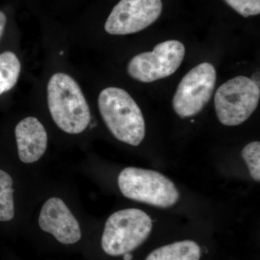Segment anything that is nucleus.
<instances>
[{
	"label": "nucleus",
	"mask_w": 260,
	"mask_h": 260,
	"mask_svg": "<svg viewBox=\"0 0 260 260\" xmlns=\"http://www.w3.org/2000/svg\"><path fill=\"white\" fill-rule=\"evenodd\" d=\"M47 101L51 118L68 134H80L88 127L90 112L79 85L65 73L53 75L47 86Z\"/></svg>",
	"instance_id": "nucleus-1"
},
{
	"label": "nucleus",
	"mask_w": 260,
	"mask_h": 260,
	"mask_svg": "<svg viewBox=\"0 0 260 260\" xmlns=\"http://www.w3.org/2000/svg\"><path fill=\"white\" fill-rule=\"evenodd\" d=\"M99 109L108 129L126 144L138 146L145 136V122L141 109L126 90L109 87L99 94Z\"/></svg>",
	"instance_id": "nucleus-2"
},
{
	"label": "nucleus",
	"mask_w": 260,
	"mask_h": 260,
	"mask_svg": "<svg viewBox=\"0 0 260 260\" xmlns=\"http://www.w3.org/2000/svg\"><path fill=\"white\" fill-rule=\"evenodd\" d=\"M153 229L151 218L143 210L128 208L112 214L106 222L102 238L108 255H124L139 247Z\"/></svg>",
	"instance_id": "nucleus-3"
},
{
	"label": "nucleus",
	"mask_w": 260,
	"mask_h": 260,
	"mask_svg": "<svg viewBox=\"0 0 260 260\" xmlns=\"http://www.w3.org/2000/svg\"><path fill=\"white\" fill-rule=\"evenodd\" d=\"M118 185L126 198L158 208H170L179 198L175 184L155 171L126 168L118 177Z\"/></svg>",
	"instance_id": "nucleus-4"
},
{
	"label": "nucleus",
	"mask_w": 260,
	"mask_h": 260,
	"mask_svg": "<svg viewBox=\"0 0 260 260\" xmlns=\"http://www.w3.org/2000/svg\"><path fill=\"white\" fill-rule=\"evenodd\" d=\"M260 98L259 85L251 78L238 76L220 85L215 95V108L220 123L237 126L256 110Z\"/></svg>",
	"instance_id": "nucleus-5"
},
{
	"label": "nucleus",
	"mask_w": 260,
	"mask_h": 260,
	"mask_svg": "<svg viewBox=\"0 0 260 260\" xmlns=\"http://www.w3.org/2000/svg\"><path fill=\"white\" fill-rule=\"evenodd\" d=\"M184 55L185 47L179 41L160 43L153 51L135 56L128 64V73L142 83H152L174 74L181 66Z\"/></svg>",
	"instance_id": "nucleus-6"
},
{
	"label": "nucleus",
	"mask_w": 260,
	"mask_h": 260,
	"mask_svg": "<svg viewBox=\"0 0 260 260\" xmlns=\"http://www.w3.org/2000/svg\"><path fill=\"white\" fill-rule=\"evenodd\" d=\"M216 76L213 65L203 62L182 78L173 99V108L178 116L191 117L204 109L213 95Z\"/></svg>",
	"instance_id": "nucleus-7"
},
{
	"label": "nucleus",
	"mask_w": 260,
	"mask_h": 260,
	"mask_svg": "<svg viewBox=\"0 0 260 260\" xmlns=\"http://www.w3.org/2000/svg\"><path fill=\"white\" fill-rule=\"evenodd\" d=\"M161 0H120L106 21V31L112 35H127L144 30L158 20Z\"/></svg>",
	"instance_id": "nucleus-8"
},
{
	"label": "nucleus",
	"mask_w": 260,
	"mask_h": 260,
	"mask_svg": "<svg viewBox=\"0 0 260 260\" xmlns=\"http://www.w3.org/2000/svg\"><path fill=\"white\" fill-rule=\"evenodd\" d=\"M39 224L44 232L54 236L61 244H73L81 239L79 223L59 198H51L44 203Z\"/></svg>",
	"instance_id": "nucleus-9"
},
{
	"label": "nucleus",
	"mask_w": 260,
	"mask_h": 260,
	"mask_svg": "<svg viewBox=\"0 0 260 260\" xmlns=\"http://www.w3.org/2000/svg\"><path fill=\"white\" fill-rule=\"evenodd\" d=\"M19 158L25 164L39 160L47 148L45 128L37 118L28 116L17 124L15 130Z\"/></svg>",
	"instance_id": "nucleus-10"
},
{
	"label": "nucleus",
	"mask_w": 260,
	"mask_h": 260,
	"mask_svg": "<svg viewBox=\"0 0 260 260\" xmlns=\"http://www.w3.org/2000/svg\"><path fill=\"white\" fill-rule=\"evenodd\" d=\"M201 249L194 241L184 240L160 246L145 260H200Z\"/></svg>",
	"instance_id": "nucleus-11"
},
{
	"label": "nucleus",
	"mask_w": 260,
	"mask_h": 260,
	"mask_svg": "<svg viewBox=\"0 0 260 260\" xmlns=\"http://www.w3.org/2000/svg\"><path fill=\"white\" fill-rule=\"evenodd\" d=\"M21 65L11 51L0 54V95L14 88L20 76Z\"/></svg>",
	"instance_id": "nucleus-12"
},
{
	"label": "nucleus",
	"mask_w": 260,
	"mask_h": 260,
	"mask_svg": "<svg viewBox=\"0 0 260 260\" xmlns=\"http://www.w3.org/2000/svg\"><path fill=\"white\" fill-rule=\"evenodd\" d=\"M13 184L9 174L0 170V221H9L14 218Z\"/></svg>",
	"instance_id": "nucleus-13"
},
{
	"label": "nucleus",
	"mask_w": 260,
	"mask_h": 260,
	"mask_svg": "<svg viewBox=\"0 0 260 260\" xmlns=\"http://www.w3.org/2000/svg\"><path fill=\"white\" fill-rule=\"evenodd\" d=\"M242 158L245 160L251 177L254 180L260 181V143L253 142L244 147L242 152Z\"/></svg>",
	"instance_id": "nucleus-14"
},
{
	"label": "nucleus",
	"mask_w": 260,
	"mask_h": 260,
	"mask_svg": "<svg viewBox=\"0 0 260 260\" xmlns=\"http://www.w3.org/2000/svg\"><path fill=\"white\" fill-rule=\"evenodd\" d=\"M229 6L244 18L259 15L260 0H224Z\"/></svg>",
	"instance_id": "nucleus-15"
},
{
	"label": "nucleus",
	"mask_w": 260,
	"mask_h": 260,
	"mask_svg": "<svg viewBox=\"0 0 260 260\" xmlns=\"http://www.w3.org/2000/svg\"><path fill=\"white\" fill-rule=\"evenodd\" d=\"M7 23V17L6 15L3 13V11L0 10V39L3 37L4 34L5 26Z\"/></svg>",
	"instance_id": "nucleus-16"
},
{
	"label": "nucleus",
	"mask_w": 260,
	"mask_h": 260,
	"mask_svg": "<svg viewBox=\"0 0 260 260\" xmlns=\"http://www.w3.org/2000/svg\"><path fill=\"white\" fill-rule=\"evenodd\" d=\"M259 72H256L254 75L251 77V79L253 80L256 84H257L258 85H259Z\"/></svg>",
	"instance_id": "nucleus-17"
},
{
	"label": "nucleus",
	"mask_w": 260,
	"mask_h": 260,
	"mask_svg": "<svg viewBox=\"0 0 260 260\" xmlns=\"http://www.w3.org/2000/svg\"><path fill=\"white\" fill-rule=\"evenodd\" d=\"M132 259H133V255L129 253L124 254V260H132Z\"/></svg>",
	"instance_id": "nucleus-18"
}]
</instances>
